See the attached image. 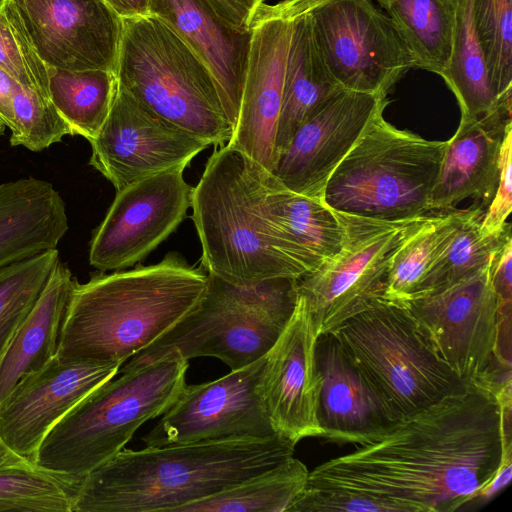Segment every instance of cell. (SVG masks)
<instances>
[{"mask_svg": "<svg viewBox=\"0 0 512 512\" xmlns=\"http://www.w3.org/2000/svg\"><path fill=\"white\" fill-rule=\"evenodd\" d=\"M510 448L511 407L472 384L316 466L307 486L368 494L395 512H453L476 499Z\"/></svg>", "mask_w": 512, "mask_h": 512, "instance_id": "obj_1", "label": "cell"}, {"mask_svg": "<svg viewBox=\"0 0 512 512\" xmlns=\"http://www.w3.org/2000/svg\"><path fill=\"white\" fill-rule=\"evenodd\" d=\"M281 435L123 448L81 482L73 512H178L294 456Z\"/></svg>", "mask_w": 512, "mask_h": 512, "instance_id": "obj_2", "label": "cell"}, {"mask_svg": "<svg viewBox=\"0 0 512 512\" xmlns=\"http://www.w3.org/2000/svg\"><path fill=\"white\" fill-rule=\"evenodd\" d=\"M208 273L178 253L159 263L93 274L75 283L62 323L57 357L120 367L190 312Z\"/></svg>", "mask_w": 512, "mask_h": 512, "instance_id": "obj_3", "label": "cell"}, {"mask_svg": "<svg viewBox=\"0 0 512 512\" xmlns=\"http://www.w3.org/2000/svg\"><path fill=\"white\" fill-rule=\"evenodd\" d=\"M265 168L228 145L215 149L192 190V220L201 266L238 286L310 270L262 213Z\"/></svg>", "mask_w": 512, "mask_h": 512, "instance_id": "obj_4", "label": "cell"}, {"mask_svg": "<svg viewBox=\"0 0 512 512\" xmlns=\"http://www.w3.org/2000/svg\"><path fill=\"white\" fill-rule=\"evenodd\" d=\"M188 366V360L170 354L103 383L52 427L35 463L83 480L120 452L146 421L175 403Z\"/></svg>", "mask_w": 512, "mask_h": 512, "instance_id": "obj_5", "label": "cell"}, {"mask_svg": "<svg viewBox=\"0 0 512 512\" xmlns=\"http://www.w3.org/2000/svg\"><path fill=\"white\" fill-rule=\"evenodd\" d=\"M297 280L275 278L238 286L208 273L206 291L197 305L126 361L118 374L170 354L188 361L215 357L231 370L257 361L272 348L294 311Z\"/></svg>", "mask_w": 512, "mask_h": 512, "instance_id": "obj_6", "label": "cell"}, {"mask_svg": "<svg viewBox=\"0 0 512 512\" xmlns=\"http://www.w3.org/2000/svg\"><path fill=\"white\" fill-rule=\"evenodd\" d=\"M118 84L146 108L215 147L233 126L205 65L164 22L152 15L122 18Z\"/></svg>", "mask_w": 512, "mask_h": 512, "instance_id": "obj_7", "label": "cell"}, {"mask_svg": "<svg viewBox=\"0 0 512 512\" xmlns=\"http://www.w3.org/2000/svg\"><path fill=\"white\" fill-rule=\"evenodd\" d=\"M373 114L325 188L335 211L384 221L418 218L430 211V195L446 141L427 140Z\"/></svg>", "mask_w": 512, "mask_h": 512, "instance_id": "obj_8", "label": "cell"}, {"mask_svg": "<svg viewBox=\"0 0 512 512\" xmlns=\"http://www.w3.org/2000/svg\"><path fill=\"white\" fill-rule=\"evenodd\" d=\"M333 334L397 420L472 385L438 357L404 304L378 299Z\"/></svg>", "mask_w": 512, "mask_h": 512, "instance_id": "obj_9", "label": "cell"}, {"mask_svg": "<svg viewBox=\"0 0 512 512\" xmlns=\"http://www.w3.org/2000/svg\"><path fill=\"white\" fill-rule=\"evenodd\" d=\"M494 258L476 274L405 306L458 377L496 393L511 382L512 303H501L493 289Z\"/></svg>", "mask_w": 512, "mask_h": 512, "instance_id": "obj_10", "label": "cell"}, {"mask_svg": "<svg viewBox=\"0 0 512 512\" xmlns=\"http://www.w3.org/2000/svg\"><path fill=\"white\" fill-rule=\"evenodd\" d=\"M343 227L339 252L297 280V293L308 304L319 336L378 299H384L390 259L426 215L384 221L336 211Z\"/></svg>", "mask_w": 512, "mask_h": 512, "instance_id": "obj_11", "label": "cell"}, {"mask_svg": "<svg viewBox=\"0 0 512 512\" xmlns=\"http://www.w3.org/2000/svg\"><path fill=\"white\" fill-rule=\"evenodd\" d=\"M321 60L344 89L388 95L415 61L373 0H320L310 11Z\"/></svg>", "mask_w": 512, "mask_h": 512, "instance_id": "obj_12", "label": "cell"}, {"mask_svg": "<svg viewBox=\"0 0 512 512\" xmlns=\"http://www.w3.org/2000/svg\"><path fill=\"white\" fill-rule=\"evenodd\" d=\"M312 0L262 3L250 23V43L240 109L226 144L272 171L275 136L293 27Z\"/></svg>", "mask_w": 512, "mask_h": 512, "instance_id": "obj_13", "label": "cell"}, {"mask_svg": "<svg viewBox=\"0 0 512 512\" xmlns=\"http://www.w3.org/2000/svg\"><path fill=\"white\" fill-rule=\"evenodd\" d=\"M266 355L217 380L187 385L162 418L142 436L146 447L279 435L259 383Z\"/></svg>", "mask_w": 512, "mask_h": 512, "instance_id": "obj_14", "label": "cell"}, {"mask_svg": "<svg viewBox=\"0 0 512 512\" xmlns=\"http://www.w3.org/2000/svg\"><path fill=\"white\" fill-rule=\"evenodd\" d=\"M185 168L170 169L119 191L90 242L89 263L99 272L132 267L183 221L193 187Z\"/></svg>", "mask_w": 512, "mask_h": 512, "instance_id": "obj_15", "label": "cell"}, {"mask_svg": "<svg viewBox=\"0 0 512 512\" xmlns=\"http://www.w3.org/2000/svg\"><path fill=\"white\" fill-rule=\"evenodd\" d=\"M89 143V165L116 191L170 169L186 168L209 146L146 108L119 84L103 126Z\"/></svg>", "mask_w": 512, "mask_h": 512, "instance_id": "obj_16", "label": "cell"}, {"mask_svg": "<svg viewBox=\"0 0 512 512\" xmlns=\"http://www.w3.org/2000/svg\"><path fill=\"white\" fill-rule=\"evenodd\" d=\"M43 62L115 73L122 18L104 0H7Z\"/></svg>", "mask_w": 512, "mask_h": 512, "instance_id": "obj_17", "label": "cell"}, {"mask_svg": "<svg viewBox=\"0 0 512 512\" xmlns=\"http://www.w3.org/2000/svg\"><path fill=\"white\" fill-rule=\"evenodd\" d=\"M387 95L337 90L297 129L272 175L287 189L324 200L329 178Z\"/></svg>", "mask_w": 512, "mask_h": 512, "instance_id": "obj_18", "label": "cell"}, {"mask_svg": "<svg viewBox=\"0 0 512 512\" xmlns=\"http://www.w3.org/2000/svg\"><path fill=\"white\" fill-rule=\"evenodd\" d=\"M317 334L305 298L266 354L259 390L276 432L297 444L321 437L318 419L322 378L316 359Z\"/></svg>", "mask_w": 512, "mask_h": 512, "instance_id": "obj_19", "label": "cell"}, {"mask_svg": "<svg viewBox=\"0 0 512 512\" xmlns=\"http://www.w3.org/2000/svg\"><path fill=\"white\" fill-rule=\"evenodd\" d=\"M120 366L63 360L57 355L24 378L0 406V443L15 459L36 462L52 427Z\"/></svg>", "mask_w": 512, "mask_h": 512, "instance_id": "obj_20", "label": "cell"}, {"mask_svg": "<svg viewBox=\"0 0 512 512\" xmlns=\"http://www.w3.org/2000/svg\"><path fill=\"white\" fill-rule=\"evenodd\" d=\"M148 14L172 29L208 69L234 129L246 73L250 31L242 32L228 25L208 0H149Z\"/></svg>", "mask_w": 512, "mask_h": 512, "instance_id": "obj_21", "label": "cell"}, {"mask_svg": "<svg viewBox=\"0 0 512 512\" xmlns=\"http://www.w3.org/2000/svg\"><path fill=\"white\" fill-rule=\"evenodd\" d=\"M512 96L476 118H461L455 134L446 141L437 178L430 195V210H452L467 197L492 199L499 173L501 144L512 123Z\"/></svg>", "mask_w": 512, "mask_h": 512, "instance_id": "obj_22", "label": "cell"}, {"mask_svg": "<svg viewBox=\"0 0 512 512\" xmlns=\"http://www.w3.org/2000/svg\"><path fill=\"white\" fill-rule=\"evenodd\" d=\"M316 359L322 378L318 408L322 438L360 446L374 441L398 421L333 333L319 336Z\"/></svg>", "mask_w": 512, "mask_h": 512, "instance_id": "obj_23", "label": "cell"}, {"mask_svg": "<svg viewBox=\"0 0 512 512\" xmlns=\"http://www.w3.org/2000/svg\"><path fill=\"white\" fill-rule=\"evenodd\" d=\"M67 231L66 206L52 183L27 177L0 184V269L57 248Z\"/></svg>", "mask_w": 512, "mask_h": 512, "instance_id": "obj_24", "label": "cell"}, {"mask_svg": "<svg viewBox=\"0 0 512 512\" xmlns=\"http://www.w3.org/2000/svg\"><path fill=\"white\" fill-rule=\"evenodd\" d=\"M76 282L68 266L59 261L35 305L0 355V406L24 378L56 356L67 304Z\"/></svg>", "mask_w": 512, "mask_h": 512, "instance_id": "obj_25", "label": "cell"}, {"mask_svg": "<svg viewBox=\"0 0 512 512\" xmlns=\"http://www.w3.org/2000/svg\"><path fill=\"white\" fill-rule=\"evenodd\" d=\"M262 213L274 230L300 255L311 272L336 255L343 227L324 200L295 193L270 171L263 173Z\"/></svg>", "mask_w": 512, "mask_h": 512, "instance_id": "obj_26", "label": "cell"}, {"mask_svg": "<svg viewBox=\"0 0 512 512\" xmlns=\"http://www.w3.org/2000/svg\"><path fill=\"white\" fill-rule=\"evenodd\" d=\"M319 1L312 0L294 23L275 136V163L300 125L341 88L325 68L315 43L310 11Z\"/></svg>", "mask_w": 512, "mask_h": 512, "instance_id": "obj_27", "label": "cell"}, {"mask_svg": "<svg viewBox=\"0 0 512 512\" xmlns=\"http://www.w3.org/2000/svg\"><path fill=\"white\" fill-rule=\"evenodd\" d=\"M407 45L415 68L443 78L449 66L455 0H375Z\"/></svg>", "mask_w": 512, "mask_h": 512, "instance_id": "obj_28", "label": "cell"}, {"mask_svg": "<svg viewBox=\"0 0 512 512\" xmlns=\"http://www.w3.org/2000/svg\"><path fill=\"white\" fill-rule=\"evenodd\" d=\"M469 210L452 209L442 215L426 216L404 239L390 259L384 299L405 305L419 297L428 271Z\"/></svg>", "mask_w": 512, "mask_h": 512, "instance_id": "obj_29", "label": "cell"}, {"mask_svg": "<svg viewBox=\"0 0 512 512\" xmlns=\"http://www.w3.org/2000/svg\"><path fill=\"white\" fill-rule=\"evenodd\" d=\"M473 0H455L456 19L449 66L443 80L455 95L461 118L488 113L504 99L493 91L472 15Z\"/></svg>", "mask_w": 512, "mask_h": 512, "instance_id": "obj_30", "label": "cell"}, {"mask_svg": "<svg viewBox=\"0 0 512 512\" xmlns=\"http://www.w3.org/2000/svg\"><path fill=\"white\" fill-rule=\"evenodd\" d=\"M309 470L292 456L228 489L195 501L178 512H284L306 488Z\"/></svg>", "mask_w": 512, "mask_h": 512, "instance_id": "obj_31", "label": "cell"}, {"mask_svg": "<svg viewBox=\"0 0 512 512\" xmlns=\"http://www.w3.org/2000/svg\"><path fill=\"white\" fill-rule=\"evenodd\" d=\"M116 74L104 70L66 71L50 68L49 95L69 135L92 141L113 103Z\"/></svg>", "mask_w": 512, "mask_h": 512, "instance_id": "obj_32", "label": "cell"}, {"mask_svg": "<svg viewBox=\"0 0 512 512\" xmlns=\"http://www.w3.org/2000/svg\"><path fill=\"white\" fill-rule=\"evenodd\" d=\"M82 479L26 460L0 464V512H73Z\"/></svg>", "mask_w": 512, "mask_h": 512, "instance_id": "obj_33", "label": "cell"}, {"mask_svg": "<svg viewBox=\"0 0 512 512\" xmlns=\"http://www.w3.org/2000/svg\"><path fill=\"white\" fill-rule=\"evenodd\" d=\"M483 213L481 206L470 208L451 241L428 271L418 298L476 274L512 238L511 227L498 236L483 235L480 228Z\"/></svg>", "mask_w": 512, "mask_h": 512, "instance_id": "obj_34", "label": "cell"}, {"mask_svg": "<svg viewBox=\"0 0 512 512\" xmlns=\"http://www.w3.org/2000/svg\"><path fill=\"white\" fill-rule=\"evenodd\" d=\"M59 261V251L53 248L0 269V355L35 305Z\"/></svg>", "mask_w": 512, "mask_h": 512, "instance_id": "obj_35", "label": "cell"}, {"mask_svg": "<svg viewBox=\"0 0 512 512\" xmlns=\"http://www.w3.org/2000/svg\"><path fill=\"white\" fill-rule=\"evenodd\" d=\"M472 15L498 98L512 94V0H473Z\"/></svg>", "mask_w": 512, "mask_h": 512, "instance_id": "obj_36", "label": "cell"}, {"mask_svg": "<svg viewBox=\"0 0 512 512\" xmlns=\"http://www.w3.org/2000/svg\"><path fill=\"white\" fill-rule=\"evenodd\" d=\"M0 68L21 86L50 97V68L38 55L7 0H0Z\"/></svg>", "mask_w": 512, "mask_h": 512, "instance_id": "obj_37", "label": "cell"}, {"mask_svg": "<svg viewBox=\"0 0 512 512\" xmlns=\"http://www.w3.org/2000/svg\"><path fill=\"white\" fill-rule=\"evenodd\" d=\"M287 512H395L379 499L357 491L306 486Z\"/></svg>", "mask_w": 512, "mask_h": 512, "instance_id": "obj_38", "label": "cell"}, {"mask_svg": "<svg viewBox=\"0 0 512 512\" xmlns=\"http://www.w3.org/2000/svg\"><path fill=\"white\" fill-rule=\"evenodd\" d=\"M512 209V123L505 131L499 158L498 182L495 193L481 218L483 235L498 236L511 224L506 222Z\"/></svg>", "mask_w": 512, "mask_h": 512, "instance_id": "obj_39", "label": "cell"}, {"mask_svg": "<svg viewBox=\"0 0 512 512\" xmlns=\"http://www.w3.org/2000/svg\"><path fill=\"white\" fill-rule=\"evenodd\" d=\"M216 13L231 27L248 32L257 8L265 0H208Z\"/></svg>", "mask_w": 512, "mask_h": 512, "instance_id": "obj_40", "label": "cell"}, {"mask_svg": "<svg viewBox=\"0 0 512 512\" xmlns=\"http://www.w3.org/2000/svg\"><path fill=\"white\" fill-rule=\"evenodd\" d=\"M491 283L501 303H512V238L507 240L493 260Z\"/></svg>", "mask_w": 512, "mask_h": 512, "instance_id": "obj_41", "label": "cell"}, {"mask_svg": "<svg viewBox=\"0 0 512 512\" xmlns=\"http://www.w3.org/2000/svg\"><path fill=\"white\" fill-rule=\"evenodd\" d=\"M18 83L0 68V122L9 130L14 124L13 99Z\"/></svg>", "mask_w": 512, "mask_h": 512, "instance_id": "obj_42", "label": "cell"}, {"mask_svg": "<svg viewBox=\"0 0 512 512\" xmlns=\"http://www.w3.org/2000/svg\"><path fill=\"white\" fill-rule=\"evenodd\" d=\"M512 476V448L504 453L502 463L491 481L478 493L476 499L489 501L510 482Z\"/></svg>", "mask_w": 512, "mask_h": 512, "instance_id": "obj_43", "label": "cell"}, {"mask_svg": "<svg viewBox=\"0 0 512 512\" xmlns=\"http://www.w3.org/2000/svg\"><path fill=\"white\" fill-rule=\"evenodd\" d=\"M121 18L148 15L149 0H104Z\"/></svg>", "mask_w": 512, "mask_h": 512, "instance_id": "obj_44", "label": "cell"}, {"mask_svg": "<svg viewBox=\"0 0 512 512\" xmlns=\"http://www.w3.org/2000/svg\"><path fill=\"white\" fill-rule=\"evenodd\" d=\"M10 461H18V459L13 458L0 443V464Z\"/></svg>", "mask_w": 512, "mask_h": 512, "instance_id": "obj_45", "label": "cell"}, {"mask_svg": "<svg viewBox=\"0 0 512 512\" xmlns=\"http://www.w3.org/2000/svg\"><path fill=\"white\" fill-rule=\"evenodd\" d=\"M5 126L0 122V137L4 135Z\"/></svg>", "mask_w": 512, "mask_h": 512, "instance_id": "obj_46", "label": "cell"}]
</instances>
